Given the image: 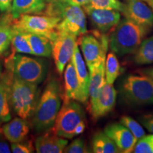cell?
I'll return each instance as SVG.
<instances>
[{
	"instance_id": "cell-7",
	"label": "cell",
	"mask_w": 153,
	"mask_h": 153,
	"mask_svg": "<svg viewBox=\"0 0 153 153\" xmlns=\"http://www.w3.org/2000/svg\"><path fill=\"white\" fill-rule=\"evenodd\" d=\"M14 76L28 83L39 85L47 75L48 65L44 59L15 55L12 58Z\"/></svg>"
},
{
	"instance_id": "cell-35",
	"label": "cell",
	"mask_w": 153,
	"mask_h": 153,
	"mask_svg": "<svg viewBox=\"0 0 153 153\" xmlns=\"http://www.w3.org/2000/svg\"><path fill=\"white\" fill-rule=\"evenodd\" d=\"M65 1L70 4L82 7L90 4V0H65Z\"/></svg>"
},
{
	"instance_id": "cell-24",
	"label": "cell",
	"mask_w": 153,
	"mask_h": 153,
	"mask_svg": "<svg viewBox=\"0 0 153 153\" xmlns=\"http://www.w3.org/2000/svg\"><path fill=\"white\" fill-rule=\"evenodd\" d=\"M92 150L95 153H118L120 152L116 144L106 133L97 132L92 139Z\"/></svg>"
},
{
	"instance_id": "cell-13",
	"label": "cell",
	"mask_w": 153,
	"mask_h": 153,
	"mask_svg": "<svg viewBox=\"0 0 153 153\" xmlns=\"http://www.w3.org/2000/svg\"><path fill=\"white\" fill-rule=\"evenodd\" d=\"M12 59L9 60L7 70L1 74L0 79V129L4 124L11 119L9 95L13 81Z\"/></svg>"
},
{
	"instance_id": "cell-2",
	"label": "cell",
	"mask_w": 153,
	"mask_h": 153,
	"mask_svg": "<svg viewBox=\"0 0 153 153\" xmlns=\"http://www.w3.org/2000/svg\"><path fill=\"white\" fill-rule=\"evenodd\" d=\"M151 28L126 18L120 21L109 36V47L118 56L135 53Z\"/></svg>"
},
{
	"instance_id": "cell-6",
	"label": "cell",
	"mask_w": 153,
	"mask_h": 153,
	"mask_svg": "<svg viewBox=\"0 0 153 153\" xmlns=\"http://www.w3.org/2000/svg\"><path fill=\"white\" fill-rule=\"evenodd\" d=\"M85 111L77 101H64L57 116L53 131L60 137L73 138L76 137V128L81 122L85 121Z\"/></svg>"
},
{
	"instance_id": "cell-23",
	"label": "cell",
	"mask_w": 153,
	"mask_h": 153,
	"mask_svg": "<svg viewBox=\"0 0 153 153\" xmlns=\"http://www.w3.org/2000/svg\"><path fill=\"white\" fill-rule=\"evenodd\" d=\"M14 19L9 12L0 17V55L4 54L11 44L14 33Z\"/></svg>"
},
{
	"instance_id": "cell-32",
	"label": "cell",
	"mask_w": 153,
	"mask_h": 153,
	"mask_svg": "<svg viewBox=\"0 0 153 153\" xmlns=\"http://www.w3.org/2000/svg\"><path fill=\"white\" fill-rule=\"evenodd\" d=\"M63 152L65 153H84L88 152L85 143L82 137L74 139L70 145H68Z\"/></svg>"
},
{
	"instance_id": "cell-22",
	"label": "cell",
	"mask_w": 153,
	"mask_h": 153,
	"mask_svg": "<svg viewBox=\"0 0 153 153\" xmlns=\"http://www.w3.org/2000/svg\"><path fill=\"white\" fill-rule=\"evenodd\" d=\"M26 34L33 55L44 57H50L52 55V43L48 38L31 33Z\"/></svg>"
},
{
	"instance_id": "cell-20",
	"label": "cell",
	"mask_w": 153,
	"mask_h": 153,
	"mask_svg": "<svg viewBox=\"0 0 153 153\" xmlns=\"http://www.w3.org/2000/svg\"><path fill=\"white\" fill-rule=\"evenodd\" d=\"M46 0H13L10 13L14 19L24 14H43Z\"/></svg>"
},
{
	"instance_id": "cell-18",
	"label": "cell",
	"mask_w": 153,
	"mask_h": 153,
	"mask_svg": "<svg viewBox=\"0 0 153 153\" xmlns=\"http://www.w3.org/2000/svg\"><path fill=\"white\" fill-rule=\"evenodd\" d=\"M64 101L75 100L84 104L79 81L73 61L71 59L66 65L64 74Z\"/></svg>"
},
{
	"instance_id": "cell-27",
	"label": "cell",
	"mask_w": 153,
	"mask_h": 153,
	"mask_svg": "<svg viewBox=\"0 0 153 153\" xmlns=\"http://www.w3.org/2000/svg\"><path fill=\"white\" fill-rule=\"evenodd\" d=\"M11 45L15 53L33 55L29 41L25 32L14 27V33L11 39Z\"/></svg>"
},
{
	"instance_id": "cell-33",
	"label": "cell",
	"mask_w": 153,
	"mask_h": 153,
	"mask_svg": "<svg viewBox=\"0 0 153 153\" xmlns=\"http://www.w3.org/2000/svg\"><path fill=\"white\" fill-rule=\"evenodd\" d=\"M139 120L145 128L153 134V114L144 115L140 117Z\"/></svg>"
},
{
	"instance_id": "cell-29",
	"label": "cell",
	"mask_w": 153,
	"mask_h": 153,
	"mask_svg": "<svg viewBox=\"0 0 153 153\" xmlns=\"http://www.w3.org/2000/svg\"><path fill=\"white\" fill-rule=\"evenodd\" d=\"M133 152L135 153H153V134L145 135L137 140Z\"/></svg>"
},
{
	"instance_id": "cell-14",
	"label": "cell",
	"mask_w": 153,
	"mask_h": 153,
	"mask_svg": "<svg viewBox=\"0 0 153 153\" xmlns=\"http://www.w3.org/2000/svg\"><path fill=\"white\" fill-rule=\"evenodd\" d=\"M117 91L108 82H105L96 100L91 104V113L94 120L104 117L111 111L115 106Z\"/></svg>"
},
{
	"instance_id": "cell-34",
	"label": "cell",
	"mask_w": 153,
	"mask_h": 153,
	"mask_svg": "<svg viewBox=\"0 0 153 153\" xmlns=\"http://www.w3.org/2000/svg\"><path fill=\"white\" fill-rule=\"evenodd\" d=\"M13 0H0V11L1 12H9L11 11Z\"/></svg>"
},
{
	"instance_id": "cell-5",
	"label": "cell",
	"mask_w": 153,
	"mask_h": 153,
	"mask_svg": "<svg viewBox=\"0 0 153 153\" xmlns=\"http://www.w3.org/2000/svg\"><path fill=\"white\" fill-rule=\"evenodd\" d=\"M120 93L124 100L131 105L153 104V83L143 74H129L124 78L120 86Z\"/></svg>"
},
{
	"instance_id": "cell-30",
	"label": "cell",
	"mask_w": 153,
	"mask_h": 153,
	"mask_svg": "<svg viewBox=\"0 0 153 153\" xmlns=\"http://www.w3.org/2000/svg\"><path fill=\"white\" fill-rule=\"evenodd\" d=\"M94 8L114 9L120 11L122 2L120 0H90V4Z\"/></svg>"
},
{
	"instance_id": "cell-25",
	"label": "cell",
	"mask_w": 153,
	"mask_h": 153,
	"mask_svg": "<svg viewBox=\"0 0 153 153\" xmlns=\"http://www.w3.org/2000/svg\"><path fill=\"white\" fill-rule=\"evenodd\" d=\"M134 61L142 65L153 64V36L143 40L135 51Z\"/></svg>"
},
{
	"instance_id": "cell-21",
	"label": "cell",
	"mask_w": 153,
	"mask_h": 153,
	"mask_svg": "<svg viewBox=\"0 0 153 153\" xmlns=\"http://www.w3.org/2000/svg\"><path fill=\"white\" fill-rule=\"evenodd\" d=\"M105 61H102L98 65L94 66L89 71V96L91 104L97 98L106 82L105 76Z\"/></svg>"
},
{
	"instance_id": "cell-15",
	"label": "cell",
	"mask_w": 153,
	"mask_h": 153,
	"mask_svg": "<svg viewBox=\"0 0 153 153\" xmlns=\"http://www.w3.org/2000/svg\"><path fill=\"white\" fill-rule=\"evenodd\" d=\"M104 133L115 143L120 152H133L137 140L126 126L121 123H111L107 126Z\"/></svg>"
},
{
	"instance_id": "cell-28",
	"label": "cell",
	"mask_w": 153,
	"mask_h": 153,
	"mask_svg": "<svg viewBox=\"0 0 153 153\" xmlns=\"http://www.w3.org/2000/svg\"><path fill=\"white\" fill-rule=\"evenodd\" d=\"M120 123L126 126L132 134L135 137L137 140L145 135V132L143 129V126L139 123H137L135 120H134L131 116H123L120 118Z\"/></svg>"
},
{
	"instance_id": "cell-1",
	"label": "cell",
	"mask_w": 153,
	"mask_h": 153,
	"mask_svg": "<svg viewBox=\"0 0 153 153\" xmlns=\"http://www.w3.org/2000/svg\"><path fill=\"white\" fill-rule=\"evenodd\" d=\"M62 99L60 82L56 79L49 80L31 116L32 128L36 133H44L53 128L61 108Z\"/></svg>"
},
{
	"instance_id": "cell-36",
	"label": "cell",
	"mask_w": 153,
	"mask_h": 153,
	"mask_svg": "<svg viewBox=\"0 0 153 153\" xmlns=\"http://www.w3.org/2000/svg\"><path fill=\"white\" fill-rule=\"evenodd\" d=\"M11 152V148H9L8 143L0 137V153H9Z\"/></svg>"
},
{
	"instance_id": "cell-39",
	"label": "cell",
	"mask_w": 153,
	"mask_h": 153,
	"mask_svg": "<svg viewBox=\"0 0 153 153\" xmlns=\"http://www.w3.org/2000/svg\"><path fill=\"white\" fill-rule=\"evenodd\" d=\"M147 2L148 3L149 6H150L151 9H152V11H153V0H148Z\"/></svg>"
},
{
	"instance_id": "cell-17",
	"label": "cell",
	"mask_w": 153,
	"mask_h": 153,
	"mask_svg": "<svg viewBox=\"0 0 153 153\" xmlns=\"http://www.w3.org/2000/svg\"><path fill=\"white\" fill-rule=\"evenodd\" d=\"M30 131V126L26 119L16 117L4 124L0 133L11 143H19L26 139Z\"/></svg>"
},
{
	"instance_id": "cell-16",
	"label": "cell",
	"mask_w": 153,
	"mask_h": 153,
	"mask_svg": "<svg viewBox=\"0 0 153 153\" xmlns=\"http://www.w3.org/2000/svg\"><path fill=\"white\" fill-rule=\"evenodd\" d=\"M68 145V140L53 132H44L36 138L35 149L38 153H61Z\"/></svg>"
},
{
	"instance_id": "cell-3",
	"label": "cell",
	"mask_w": 153,
	"mask_h": 153,
	"mask_svg": "<svg viewBox=\"0 0 153 153\" xmlns=\"http://www.w3.org/2000/svg\"><path fill=\"white\" fill-rule=\"evenodd\" d=\"M43 14L57 17L60 22L57 30L76 36L87 33L86 14L83 8L67 2L65 0H50Z\"/></svg>"
},
{
	"instance_id": "cell-8",
	"label": "cell",
	"mask_w": 153,
	"mask_h": 153,
	"mask_svg": "<svg viewBox=\"0 0 153 153\" xmlns=\"http://www.w3.org/2000/svg\"><path fill=\"white\" fill-rule=\"evenodd\" d=\"M80 49L89 70L106 60L109 45V38L106 33L94 30L92 33L83 34L79 38Z\"/></svg>"
},
{
	"instance_id": "cell-9",
	"label": "cell",
	"mask_w": 153,
	"mask_h": 153,
	"mask_svg": "<svg viewBox=\"0 0 153 153\" xmlns=\"http://www.w3.org/2000/svg\"><path fill=\"white\" fill-rule=\"evenodd\" d=\"M60 19L48 15L24 14L14 19L13 26L26 33L44 36L53 41L57 34Z\"/></svg>"
},
{
	"instance_id": "cell-38",
	"label": "cell",
	"mask_w": 153,
	"mask_h": 153,
	"mask_svg": "<svg viewBox=\"0 0 153 153\" xmlns=\"http://www.w3.org/2000/svg\"><path fill=\"white\" fill-rule=\"evenodd\" d=\"M3 64H2V61L0 60V79H1V74L3 73Z\"/></svg>"
},
{
	"instance_id": "cell-11",
	"label": "cell",
	"mask_w": 153,
	"mask_h": 153,
	"mask_svg": "<svg viewBox=\"0 0 153 153\" xmlns=\"http://www.w3.org/2000/svg\"><path fill=\"white\" fill-rule=\"evenodd\" d=\"M95 30L107 33L115 28L120 21V13L114 9L94 8L91 5L83 7Z\"/></svg>"
},
{
	"instance_id": "cell-37",
	"label": "cell",
	"mask_w": 153,
	"mask_h": 153,
	"mask_svg": "<svg viewBox=\"0 0 153 153\" xmlns=\"http://www.w3.org/2000/svg\"><path fill=\"white\" fill-rule=\"evenodd\" d=\"M142 73L143 74H145V76H148V77L150 78V80L153 83V67H152V68L145 69V70H143L142 71Z\"/></svg>"
},
{
	"instance_id": "cell-12",
	"label": "cell",
	"mask_w": 153,
	"mask_h": 153,
	"mask_svg": "<svg viewBox=\"0 0 153 153\" xmlns=\"http://www.w3.org/2000/svg\"><path fill=\"white\" fill-rule=\"evenodd\" d=\"M120 12L125 18L141 26L153 27V11L142 0H123Z\"/></svg>"
},
{
	"instance_id": "cell-4",
	"label": "cell",
	"mask_w": 153,
	"mask_h": 153,
	"mask_svg": "<svg viewBox=\"0 0 153 153\" xmlns=\"http://www.w3.org/2000/svg\"><path fill=\"white\" fill-rule=\"evenodd\" d=\"M38 85L13 76L9 100L11 108L19 117L26 120L31 118L38 102Z\"/></svg>"
},
{
	"instance_id": "cell-40",
	"label": "cell",
	"mask_w": 153,
	"mask_h": 153,
	"mask_svg": "<svg viewBox=\"0 0 153 153\" xmlns=\"http://www.w3.org/2000/svg\"><path fill=\"white\" fill-rule=\"evenodd\" d=\"M143 1H148V0H143Z\"/></svg>"
},
{
	"instance_id": "cell-26",
	"label": "cell",
	"mask_w": 153,
	"mask_h": 153,
	"mask_svg": "<svg viewBox=\"0 0 153 153\" xmlns=\"http://www.w3.org/2000/svg\"><path fill=\"white\" fill-rule=\"evenodd\" d=\"M120 74V64L117 55L111 51L108 53L105 61V76L106 81L113 85Z\"/></svg>"
},
{
	"instance_id": "cell-10",
	"label": "cell",
	"mask_w": 153,
	"mask_h": 153,
	"mask_svg": "<svg viewBox=\"0 0 153 153\" xmlns=\"http://www.w3.org/2000/svg\"><path fill=\"white\" fill-rule=\"evenodd\" d=\"M52 43V56L57 72L62 74L72 59L76 43V36L58 30Z\"/></svg>"
},
{
	"instance_id": "cell-19",
	"label": "cell",
	"mask_w": 153,
	"mask_h": 153,
	"mask_svg": "<svg viewBox=\"0 0 153 153\" xmlns=\"http://www.w3.org/2000/svg\"><path fill=\"white\" fill-rule=\"evenodd\" d=\"M74 68H75L76 76L79 81L80 90H81L84 104L87 103L89 99V74L87 69V65L85 62L82 55L80 52L79 46L76 45L73 55L72 57Z\"/></svg>"
},
{
	"instance_id": "cell-31",
	"label": "cell",
	"mask_w": 153,
	"mask_h": 153,
	"mask_svg": "<svg viewBox=\"0 0 153 153\" xmlns=\"http://www.w3.org/2000/svg\"><path fill=\"white\" fill-rule=\"evenodd\" d=\"M35 150L32 141L26 139L11 145V150L14 153H31Z\"/></svg>"
}]
</instances>
